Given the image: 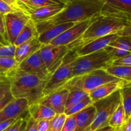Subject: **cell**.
Listing matches in <instances>:
<instances>
[{"label": "cell", "instance_id": "obj_1", "mask_svg": "<svg viewBox=\"0 0 131 131\" xmlns=\"http://www.w3.org/2000/svg\"><path fill=\"white\" fill-rule=\"evenodd\" d=\"M106 0H67L65 8L58 14L35 23L38 33L59 24L79 23L100 14Z\"/></svg>", "mask_w": 131, "mask_h": 131}, {"label": "cell", "instance_id": "obj_2", "mask_svg": "<svg viewBox=\"0 0 131 131\" xmlns=\"http://www.w3.org/2000/svg\"><path fill=\"white\" fill-rule=\"evenodd\" d=\"M4 78L10 83V91L12 96L15 98L27 99L29 105L42 98L43 88L49 80H42L18 68L10 71Z\"/></svg>", "mask_w": 131, "mask_h": 131}, {"label": "cell", "instance_id": "obj_3", "mask_svg": "<svg viewBox=\"0 0 131 131\" xmlns=\"http://www.w3.org/2000/svg\"><path fill=\"white\" fill-rule=\"evenodd\" d=\"M128 24L126 21L99 14L79 39L67 46L69 50H77L97 39L118 33Z\"/></svg>", "mask_w": 131, "mask_h": 131}, {"label": "cell", "instance_id": "obj_4", "mask_svg": "<svg viewBox=\"0 0 131 131\" xmlns=\"http://www.w3.org/2000/svg\"><path fill=\"white\" fill-rule=\"evenodd\" d=\"M117 79L119 78L110 75L104 69H97L81 75L72 77L58 90L64 88L69 90L79 89L89 94L100 86Z\"/></svg>", "mask_w": 131, "mask_h": 131}, {"label": "cell", "instance_id": "obj_5", "mask_svg": "<svg viewBox=\"0 0 131 131\" xmlns=\"http://www.w3.org/2000/svg\"><path fill=\"white\" fill-rule=\"evenodd\" d=\"M76 50H70L63 60L61 65L51 74L42 91V96H46L62 87L71 78L73 68L78 57Z\"/></svg>", "mask_w": 131, "mask_h": 131}, {"label": "cell", "instance_id": "obj_6", "mask_svg": "<svg viewBox=\"0 0 131 131\" xmlns=\"http://www.w3.org/2000/svg\"><path fill=\"white\" fill-rule=\"evenodd\" d=\"M121 103L120 90L112 95L93 103L95 108V116L89 131H95L109 126L111 115Z\"/></svg>", "mask_w": 131, "mask_h": 131}, {"label": "cell", "instance_id": "obj_7", "mask_svg": "<svg viewBox=\"0 0 131 131\" xmlns=\"http://www.w3.org/2000/svg\"><path fill=\"white\" fill-rule=\"evenodd\" d=\"M112 62L113 60L104 50L78 57L73 68L71 78L97 69H104L111 65Z\"/></svg>", "mask_w": 131, "mask_h": 131}, {"label": "cell", "instance_id": "obj_8", "mask_svg": "<svg viewBox=\"0 0 131 131\" xmlns=\"http://www.w3.org/2000/svg\"><path fill=\"white\" fill-rule=\"evenodd\" d=\"M29 19V14L22 9L4 15L6 35L10 44H14L17 37Z\"/></svg>", "mask_w": 131, "mask_h": 131}, {"label": "cell", "instance_id": "obj_9", "mask_svg": "<svg viewBox=\"0 0 131 131\" xmlns=\"http://www.w3.org/2000/svg\"><path fill=\"white\" fill-rule=\"evenodd\" d=\"M69 51L67 46L46 44L39 50V53L47 70L52 74L61 65Z\"/></svg>", "mask_w": 131, "mask_h": 131}, {"label": "cell", "instance_id": "obj_10", "mask_svg": "<svg viewBox=\"0 0 131 131\" xmlns=\"http://www.w3.org/2000/svg\"><path fill=\"white\" fill-rule=\"evenodd\" d=\"M100 15L126 21L131 19V0H106Z\"/></svg>", "mask_w": 131, "mask_h": 131}, {"label": "cell", "instance_id": "obj_11", "mask_svg": "<svg viewBox=\"0 0 131 131\" xmlns=\"http://www.w3.org/2000/svg\"><path fill=\"white\" fill-rule=\"evenodd\" d=\"M98 15H95L86 20L77 23L56 38L54 39L48 44L57 46H68L79 39L85 32L88 27L94 21Z\"/></svg>", "mask_w": 131, "mask_h": 131}, {"label": "cell", "instance_id": "obj_12", "mask_svg": "<svg viewBox=\"0 0 131 131\" xmlns=\"http://www.w3.org/2000/svg\"><path fill=\"white\" fill-rule=\"evenodd\" d=\"M17 68L27 73L37 75L42 80H49L51 76L41 58L39 51L23 60L19 63Z\"/></svg>", "mask_w": 131, "mask_h": 131}, {"label": "cell", "instance_id": "obj_13", "mask_svg": "<svg viewBox=\"0 0 131 131\" xmlns=\"http://www.w3.org/2000/svg\"><path fill=\"white\" fill-rule=\"evenodd\" d=\"M69 93V90L64 88L42 97L37 101L51 108L56 114H63L65 113V104Z\"/></svg>", "mask_w": 131, "mask_h": 131}, {"label": "cell", "instance_id": "obj_14", "mask_svg": "<svg viewBox=\"0 0 131 131\" xmlns=\"http://www.w3.org/2000/svg\"><path fill=\"white\" fill-rule=\"evenodd\" d=\"M29 102L24 98H14L0 110V123L8 119H16L28 110Z\"/></svg>", "mask_w": 131, "mask_h": 131}, {"label": "cell", "instance_id": "obj_15", "mask_svg": "<svg viewBox=\"0 0 131 131\" xmlns=\"http://www.w3.org/2000/svg\"><path fill=\"white\" fill-rule=\"evenodd\" d=\"M104 50L113 60L124 57L131 53V37L119 36Z\"/></svg>", "mask_w": 131, "mask_h": 131}, {"label": "cell", "instance_id": "obj_16", "mask_svg": "<svg viewBox=\"0 0 131 131\" xmlns=\"http://www.w3.org/2000/svg\"><path fill=\"white\" fill-rule=\"evenodd\" d=\"M130 83V82H127V81L124 80L117 79L116 80L107 82V83L100 86L94 91L90 92L88 94V96L90 98L92 102H96L101 99L104 98L112 95L113 93L119 91L122 88L127 86Z\"/></svg>", "mask_w": 131, "mask_h": 131}, {"label": "cell", "instance_id": "obj_17", "mask_svg": "<svg viewBox=\"0 0 131 131\" xmlns=\"http://www.w3.org/2000/svg\"><path fill=\"white\" fill-rule=\"evenodd\" d=\"M118 37H119V35L118 33H113L97 39L77 50V53L78 56L81 57L101 51L104 50L106 46L116 40Z\"/></svg>", "mask_w": 131, "mask_h": 131}, {"label": "cell", "instance_id": "obj_18", "mask_svg": "<svg viewBox=\"0 0 131 131\" xmlns=\"http://www.w3.org/2000/svg\"><path fill=\"white\" fill-rule=\"evenodd\" d=\"M43 46L44 44L40 42L38 37L31 39L19 46H16L14 59L19 64L23 60L39 51Z\"/></svg>", "mask_w": 131, "mask_h": 131}, {"label": "cell", "instance_id": "obj_19", "mask_svg": "<svg viewBox=\"0 0 131 131\" xmlns=\"http://www.w3.org/2000/svg\"><path fill=\"white\" fill-rule=\"evenodd\" d=\"M95 108L93 104L75 114V131H89L95 116Z\"/></svg>", "mask_w": 131, "mask_h": 131}, {"label": "cell", "instance_id": "obj_20", "mask_svg": "<svg viewBox=\"0 0 131 131\" xmlns=\"http://www.w3.org/2000/svg\"><path fill=\"white\" fill-rule=\"evenodd\" d=\"M65 5H53L43 6V7L31 10L28 12V14L32 20L34 21L35 23H38V22L46 20L58 14L65 8Z\"/></svg>", "mask_w": 131, "mask_h": 131}, {"label": "cell", "instance_id": "obj_21", "mask_svg": "<svg viewBox=\"0 0 131 131\" xmlns=\"http://www.w3.org/2000/svg\"><path fill=\"white\" fill-rule=\"evenodd\" d=\"M27 111L33 119L38 121L43 120L50 121L56 114V113L51 108L38 101H35L29 105Z\"/></svg>", "mask_w": 131, "mask_h": 131}, {"label": "cell", "instance_id": "obj_22", "mask_svg": "<svg viewBox=\"0 0 131 131\" xmlns=\"http://www.w3.org/2000/svg\"><path fill=\"white\" fill-rule=\"evenodd\" d=\"M76 23H64V24H59V25L52 27V28L43 32L42 33H40L39 36H38V39L43 44H48L54 39L56 38L58 36L61 35L70 27L73 26Z\"/></svg>", "mask_w": 131, "mask_h": 131}, {"label": "cell", "instance_id": "obj_23", "mask_svg": "<svg viewBox=\"0 0 131 131\" xmlns=\"http://www.w3.org/2000/svg\"><path fill=\"white\" fill-rule=\"evenodd\" d=\"M39 35L35 22L30 18L17 37L14 45L18 46L31 39L38 37Z\"/></svg>", "mask_w": 131, "mask_h": 131}, {"label": "cell", "instance_id": "obj_24", "mask_svg": "<svg viewBox=\"0 0 131 131\" xmlns=\"http://www.w3.org/2000/svg\"><path fill=\"white\" fill-rule=\"evenodd\" d=\"M67 0H30L28 3L23 4L18 1V5L20 8L27 13L31 10L53 5H65Z\"/></svg>", "mask_w": 131, "mask_h": 131}, {"label": "cell", "instance_id": "obj_25", "mask_svg": "<svg viewBox=\"0 0 131 131\" xmlns=\"http://www.w3.org/2000/svg\"><path fill=\"white\" fill-rule=\"evenodd\" d=\"M104 70L110 75L131 82V66L110 65Z\"/></svg>", "mask_w": 131, "mask_h": 131}, {"label": "cell", "instance_id": "obj_26", "mask_svg": "<svg viewBox=\"0 0 131 131\" xmlns=\"http://www.w3.org/2000/svg\"><path fill=\"white\" fill-rule=\"evenodd\" d=\"M126 116L125 110L122 104V101L116 110L111 115V118L109 121V126L111 127L117 131L126 121Z\"/></svg>", "mask_w": 131, "mask_h": 131}, {"label": "cell", "instance_id": "obj_27", "mask_svg": "<svg viewBox=\"0 0 131 131\" xmlns=\"http://www.w3.org/2000/svg\"><path fill=\"white\" fill-rule=\"evenodd\" d=\"M88 96V94L84 91L79 89H72L69 90V93L67 99L66 104H65V111L74 106L75 104H78L84 100L86 97Z\"/></svg>", "mask_w": 131, "mask_h": 131}, {"label": "cell", "instance_id": "obj_28", "mask_svg": "<svg viewBox=\"0 0 131 131\" xmlns=\"http://www.w3.org/2000/svg\"><path fill=\"white\" fill-rule=\"evenodd\" d=\"M121 101L124 108L126 118L131 115V83L120 90Z\"/></svg>", "mask_w": 131, "mask_h": 131}, {"label": "cell", "instance_id": "obj_29", "mask_svg": "<svg viewBox=\"0 0 131 131\" xmlns=\"http://www.w3.org/2000/svg\"><path fill=\"white\" fill-rule=\"evenodd\" d=\"M17 62L14 57H0V77L5 78L11 70L17 68Z\"/></svg>", "mask_w": 131, "mask_h": 131}, {"label": "cell", "instance_id": "obj_30", "mask_svg": "<svg viewBox=\"0 0 131 131\" xmlns=\"http://www.w3.org/2000/svg\"><path fill=\"white\" fill-rule=\"evenodd\" d=\"M66 118L67 115L65 113L56 114V116L50 120L47 131H61Z\"/></svg>", "mask_w": 131, "mask_h": 131}, {"label": "cell", "instance_id": "obj_31", "mask_svg": "<svg viewBox=\"0 0 131 131\" xmlns=\"http://www.w3.org/2000/svg\"><path fill=\"white\" fill-rule=\"evenodd\" d=\"M92 104H93V102H92V101L91 100L89 96H88L87 97H86L84 100L81 101L80 102L75 104L74 106L71 107L69 108V109L65 110V114H66L67 116L74 115V114H77V113H78L79 112L83 110V109H84L86 107H87L89 106V105H92Z\"/></svg>", "mask_w": 131, "mask_h": 131}, {"label": "cell", "instance_id": "obj_32", "mask_svg": "<svg viewBox=\"0 0 131 131\" xmlns=\"http://www.w3.org/2000/svg\"><path fill=\"white\" fill-rule=\"evenodd\" d=\"M29 116V114H28L26 117H19L3 131H24Z\"/></svg>", "mask_w": 131, "mask_h": 131}, {"label": "cell", "instance_id": "obj_33", "mask_svg": "<svg viewBox=\"0 0 131 131\" xmlns=\"http://www.w3.org/2000/svg\"><path fill=\"white\" fill-rule=\"evenodd\" d=\"M16 46L14 44L0 46V57H14Z\"/></svg>", "mask_w": 131, "mask_h": 131}, {"label": "cell", "instance_id": "obj_34", "mask_svg": "<svg viewBox=\"0 0 131 131\" xmlns=\"http://www.w3.org/2000/svg\"><path fill=\"white\" fill-rule=\"evenodd\" d=\"M75 114L67 116L61 131H75Z\"/></svg>", "mask_w": 131, "mask_h": 131}, {"label": "cell", "instance_id": "obj_35", "mask_svg": "<svg viewBox=\"0 0 131 131\" xmlns=\"http://www.w3.org/2000/svg\"><path fill=\"white\" fill-rule=\"evenodd\" d=\"M111 65L115 66H131V53L117 60H114Z\"/></svg>", "mask_w": 131, "mask_h": 131}, {"label": "cell", "instance_id": "obj_36", "mask_svg": "<svg viewBox=\"0 0 131 131\" xmlns=\"http://www.w3.org/2000/svg\"><path fill=\"white\" fill-rule=\"evenodd\" d=\"M14 98H15L12 96L10 91L0 96V110L3 109Z\"/></svg>", "mask_w": 131, "mask_h": 131}, {"label": "cell", "instance_id": "obj_37", "mask_svg": "<svg viewBox=\"0 0 131 131\" xmlns=\"http://www.w3.org/2000/svg\"><path fill=\"white\" fill-rule=\"evenodd\" d=\"M19 9L21 8H17L12 6L8 3H6V2L3 1V0H0V13L3 14V15L8 14V13L16 11Z\"/></svg>", "mask_w": 131, "mask_h": 131}, {"label": "cell", "instance_id": "obj_38", "mask_svg": "<svg viewBox=\"0 0 131 131\" xmlns=\"http://www.w3.org/2000/svg\"><path fill=\"white\" fill-rule=\"evenodd\" d=\"M37 126H38V121L33 119L29 116L27 121L26 126L24 131H38Z\"/></svg>", "mask_w": 131, "mask_h": 131}, {"label": "cell", "instance_id": "obj_39", "mask_svg": "<svg viewBox=\"0 0 131 131\" xmlns=\"http://www.w3.org/2000/svg\"><path fill=\"white\" fill-rule=\"evenodd\" d=\"M9 91H10V83L7 80L3 78L2 80L0 82V96Z\"/></svg>", "mask_w": 131, "mask_h": 131}, {"label": "cell", "instance_id": "obj_40", "mask_svg": "<svg viewBox=\"0 0 131 131\" xmlns=\"http://www.w3.org/2000/svg\"><path fill=\"white\" fill-rule=\"evenodd\" d=\"M0 33L4 37V38L8 42L7 35H6V28H5V20H4V15L0 13Z\"/></svg>", "mask_w": 131, "mask_h": 131}, {"label": "cell", "instance_id": "obj_41", "mask_svg": "<svg viewBox=\"0 0 131 131\" xmlns=\"http://www.w3.org/2000/svg\"><path fill=\"white\" fill-rule=\"evenodd\" d=\"M50 121L49 120H43L38 121V126H37V130L38 131H47L49 126Z\"/></svg>", "mask_w": 131, "mask_h": 131}, {"label": "cell", "instance_id": "obj_42", "mask_svg": "<svg viewBox=\"0 0 131 131\" xmlns=\"http://www.w3.org/2000/svg\"><path fill=\"white\" fill-rule=\"evenodd\" d=\"M119 36L131 37V23H129L125 28L118 33Z\"/></svg>", "mask_w": 131, "mask_h": 131}, {"label": "cell", "instance_id": "obj_43", "mask_svg": "<svg viewBox=\"0 0 131 131\" xmlns=\"http://www.w3.org/2000/svg\"><path fill=\"white\" fill-rule=\"evenodd\" d=\"M117 131H131V115L126 119L125 123Z\"/></svg>", "mask_w": 131, "mask_h": 131}, {"label": "cell", "instance_id": "obj_44", "mask_svg": "<svg viewBox=\"0 0 131 131\" xmlns=\"http://www.w3.org/2000/svg\"><path fill=\"white\" fill-rule=\"evenodd\" d=\"M15 119H8V120L5 121L0 123V131H3L4 130H5V128H7L10 124H12Z\"/></svg>", "mask_w": 131, "mask_h": 131}, {"label": "cell", "instance_id": "obj_45", "mask_svg": "<svg viewBox=\"0 0 131 131\" xmlns=\"http://www.w3.org/2000/svg\"><path fill=\"white\" fill-rule=\"evenodd\" d=\"M3 1L10 5V6L17 8H20L18 6V0H3Z\"/></svg>", "mask_w": 131, "mask_h": 131}, {"label": "cell", "instance_id": "obj_46", "mask_svg": "<svg viewBox=\"0 0 131 131\" xmlns=\"http://www.w3.org/2000/svg\"><path fill=\"white\" fill-rule=\"evenodd\" d=\"M95 131H116L115 129H114L113 128H112L110 126H107V127H103V128H101L100 129L97 130Z\"/></svg>", "mask_w": 131, "mask_h": 131}, {"label": "cell", "instance_id": "obj_47", "mask_svg": "<svg viewBox=\"0 0 131 131\" xmlns=\"http://www.w3.org/2000/svg\"><path fill=\"white\" fill-rule=\"evenodd\" d=\"M0 43L2 44L3 45H8L10 44L5 38H4L3 36L0 33Z\"/></svg>", "mask_w": 131, "mask_h": 131}, {"label": "cell", "instance_id": "obj_48", "mask_svg": "<svg viewBox=\"0 0 131 131\" xmlns=\"http://www.w3.org/2000/svg\"><path fill=\"white\" fill-rule=\"evenodd\" d=\"M29 1H30V0H18V1H19V2L21 3H23V4L28 3Z\"/></svg>", "mask_w": 131, "mask_h": 131}, {"label": "cell", "instance_id": "obj_49", "mask_svg": "<svg viewBox=\"0 0 131 131\" xmlns=\"http://www.w3.org/2000/svg\"><path fill=\"white\" fill-rule=\"evenodd\" d=\"M2 79H3V78H1V77H0V82H1V81L2 80Z\"/></svg>", "mask_w": 131, "mask_h": 131}, {"label": "cell", "instance_id": "obj_50", "mask_svg": "<svg viewBox=\"0 0 131 131\" xmlns=\"http://www.w3.org/2000/svg\"><path fill=\"white\" fill-rule=\"evenodd\" d=\"M0 46H3V44H1V43H0Z\"/></svg>", "mask_w": 131, "mask_h": 131}, {"label": "cell", "instance_id": "obj_51", "mask_svg": "<svg viewBox=\"0 0 131 131\" xmlns=\"http://www.w3.org/2000/svg\"><path fill=\"white\" fill-rule=\"evenodd\" d=\"M129 23H131V19H130V21H129Z\"/></svg>", "mask_w": 131, "mask_h": 131}]
</instances>
